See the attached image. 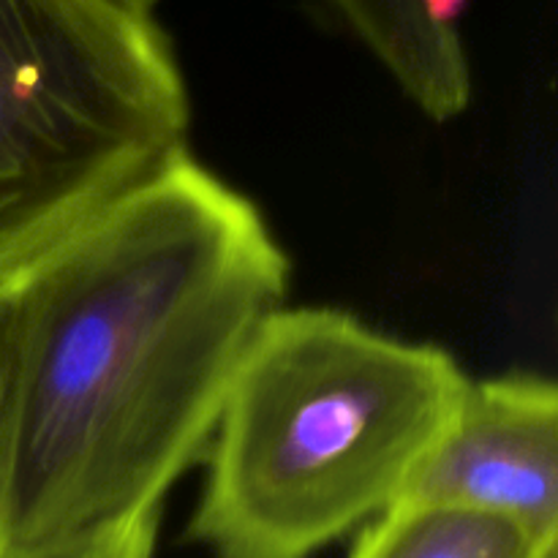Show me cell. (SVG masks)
<instances>
[{"label":"cell","instance_id":"2","mask_svg":"<svg viewBox=\"0 0 558 558\" xmlns=\"http://www.w3.org/2000/svg\"><path fill=\"white\" fill-rule=\"evenodd\" d=\"M469 381L434 343L283 305L223 398L191 539L210 558L319 554L403 499Z\"/></svg>","mask_w":558,"mask_h":558},{"label":"cell","instance_id":"6","mask_svg":"<svg viewBox=\"0 0 558 558\" xmlns=\"http://www.w3.org/2000/svg\"><path fill=\"white\" fill-rule=\"evenodd\" d=\"M349 558H556V548L505 515L401 501L360 529Z\"/></svg>","mask_w":558,"mask_h":558},{"label":"cell","instance_id":"8","mask_svg":"<svg viewBox=\"0 0 558 558\" xmlns=\"http://www.w3.org/2000/svg\"><path fill=\"white\" fill-rule=\"evenodd\" d=\"M11 390V283L0 287V556L5 554V480H9Z\"/></svg>","mask_w":558,"mask_h":558},{"label":"cell","instance_id":"3","mask_svg":"<svg viewBox=\"0 0 558 558\" xmlns=\"http://www.w3.org/2000/svg\"><path fill=\"white\" fill-rule=\"evenodd\" d=\"M178 54L123 0H0V287L189 150Z\"/></svg>","mask_w":558,"mask_h":558},{"label":"cell","instance_id":"9","mask_svg":"<svg viewBox=\"0 0 558 558\" xmlns=\"http://www.w3.org/2000/svg\"><path fill=\"white\" fill-rule=\"evenodd\" d=\"M125 5H131V9H136V11H145V14H150L153 9H156L158 5V0H123Z\"/></svg>","mask_w":558,"mask_h":558},{"label":"cell","instance_id":"1","mask_svg":"<svg viewBox=\"0 0 558 558\" xmlns=\"http://www.w3.org/2000/svg\"><path fill=\"white\" fill-rule=\"evenodd\" d=\"M287 289L259 207L189 150L14 278L5 550L161 512Z\"/></svg>","mask_w":558,"mask_h":558},{"label":"cell","instance_id":"4","mask_svg":"<svg viewBox=\"0 0 558 558\" xmlns=\"http://www.w3.org/2000/svg\"><path fill=\"white\" fill-rule=\"evenodd\" d=\"M401 501L505 515L556 548L558 390L554 381L537 374L469 381Z\"/></svg>","mask_w":558,"mask_h":558},{"label":"cell","instance_id":"5","mask_svg":"<svg viewBox=\"0 0 558 558\" xmlns=\"http://www.w3.org/2000/svg\"><path fill=\"white\" fill-rule=\"evenodd\" d=\"M396 85L434 120L472 101V69L456 22L458 0H327Z\"/></svg>","mask_w":558,"mask_h":558},{"label":"cell","instance_id":"7","mask_svg":"<svg viewBox=\"0 0 558 558\" xmlns=\"http://www.w3.org/2000/svg\"><path fill=\"white\" fill-rule=\"evenodd\" d=\"M161 512L131 518L112 526L93 529L76 537L5 550L0 558H153Z\"/></svg>","mask_w":558,"mask_h":558}]
</instances>
